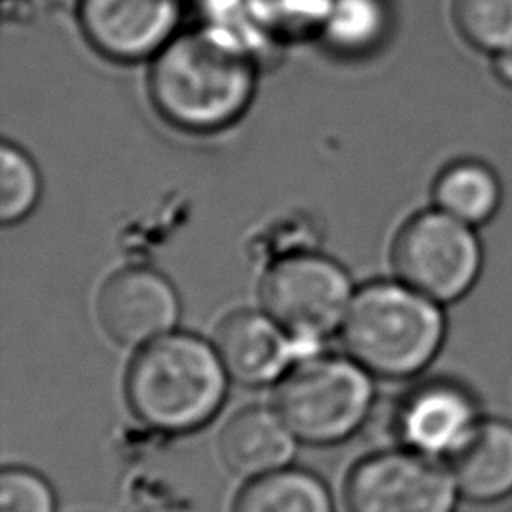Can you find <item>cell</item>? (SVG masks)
Listing matches in <instances>:
<instances>
[{
	"label": "cell",
	"instance_id": "6da1fadb",
	"mask_svg": "<svg viewBox=\"0 0 512 512\" xmlns=\"http://www.w3.org/2000/svg\"><path fill=\"white\" fill-rule=\"evenodd\" d=\"M256 72L244 48L218 30L174 36L156 56L148 92L170 124L210 132L234 122L254 94Z\"/></svg>",
	"mask_w": 512,
	"mask_h": 512
},
{
	"label": "cell",
	"instance_id": "7a4b0ae2",
	"mask_svg": "<svg viewBox=\"0 0 512 512\" xmlns=\"http://www.w3.org/2000/svg\"><path fill=\"white\" fill-rule=\"evenodd\" d=\"M228 372L214 344L188 332H168L138 348L126 372L132 412L162 432L206 424L226 398Z\"/></svg>",
	"mask_w": 512,
	"mask_h": 512
},
{
	"label": "cell",
	"instance_id": "3957f363",
	"mask_svg": "<svg viewBox=\"0 0 512 512\" xmlns=\"http://www.w3.org/2000/svg\"><path fill=\"white\" fill-rule=\"evenodd\" d=\"M350 358L370 374L406 378L440 350L444 316L432 298L404 282H372L358 290L340 326Z\"/></svg>",
	"mask_w": 512,
	"mask_h": 512
},
{
	"label": "cell",
	"instance_id": "277c9868",
	"mask_svg": "<svg viewBox=\"0 0 512 512\" xmlns=\"http://www.w3.org/2000/svg\"><path fill=\"white\" fill-rule=\"evenodd\" d=\"M372 396L370 372L356 360L306 356L280 378L274 410L296 440L336 444L362 426Z\"/></svg>",
	"mask_w": 512,
	"mask_h": 512
},
{
	"label": "cell",
	"instance_id": "5b68a950",
	"mask_svg": "<svg viewBox=\"0 0 512 512\" xmlns=\"http://www.w3.org/2000/svg\"><path fill=\"white\" fill-rule=\"evenodd\" d=\"M392 266L400 282L434 302L464 296L482 268V248L472 226L442 210L408 218L392 244Z\"/></svg>",
	"mask_w": 512,
	"mask_h": 512
},
{
	"label": "cell",
	"instance_id": "8992f818",
	"mask_svg": "<svg viewBox=\"0 0 512 512\" xmlns=\"http://www.w3.org/2000/svg\"><path fill=\"white\" fill-rule=\"evenodd\" d=\"M352 298L346 270L312 252L276 260L260 284L262 310L296 342H312L340 328Z\"/></svg>",
	"mask_w": 512,
	"mask_h": 512
},
{
	"label": "cell",
	"instance_id": "52a82bcc",
	"mask_svg": "<svg viewBox=\"0 0 512 512\" xmlns=\"http://www.w3.org/2000/svg\"><path fill=\"white\" fill-rule=\"evenodd\" d=\"M458 496L452 470L410 448L366 456L344 490L350 512H454Z\"/></svg>",
	"mask_w": 512,
	"mask_h": 512
},
{
	"label": "cell",
	"instance_id": "ba28073f",
	"mask_svg": "<svg viewBox=\"0 0 512 512\" xmlns=\"http://www.w3.org/2000/svg\"><path fill=\"white\" fill-rule=\"evenodd\" d=\"M96 316L114 342L140 348L172 332L180 316V300L164 274L146 266H128L102 284Z\"/></svg>",
	"mask_w": 512,
	"mask_h": 512
},
{
	"label": "cell",
	"instance_id": "9c48e42d",
	"mask_svg": "<svg viewBox=\"0 0 512 512\" xmlns=\"http://www.w3.org/2000/svg\"><path fill=\"white\" fill-rule=\"evenodd\" d=\"M180 0H80L78 20L88 42L122 62L156 56L172 38Z\"/></svg>",
	"mask_w": 512,
	"mask_h": 512
},
{
	"label": "cell",
	"instance_id": "30bf717a",
	"mask_svg": "<svg viewBox=\"0 0 512 512\" xmlns=\"http://www.w3.org/2000/svg\"><path fill=\"white\" fill-rule=\"evenodd\" d=\"M292 342L296 340L264 310H234L216 326L212 344L228 376L256 386L288 372L296 350Z\"/></svg>",
	"mask_w": 512,
	"mask_h": 512
},
{
	"label": "cell",
	"instance_id": "8fae6325",
	"mask_svg": "<svg viewBox=\"0 0 512 512\" xmlns=\"http://www.w3.org/2000/svg\"><path fill=\"white\" fill-rule=\"evenodd\" d=\"M472 396L452 382H428L402 404L398 428L410 450L450 456L478 422Z\"/></svg>",
	"mask_w": 512,
	"mask_h": 512
},
{
	"label": "cell",
	"instance_id": "7c38bea8",
	"mask_svg": "<svg viewBox=\"0 0 512 512\" xmlns=\"http://www.w3.org/2000/svg\"><path fill=\"white\" fill-rule=\"evenodd\" d=\"M294 440L276 410L248 406L228 418L218 448L224 466L232 474L260 478L286 468L294 454Z\"/></svg>",
	"mask_w": 512,
	"mask_h": 512
},
{
	"label": "cell",
	"instance_id": "4fadbf2b",
	"mask_svg": "<svg viewBox=\"0 0 512 512\" xmlns=\"http://www.w3.org/2000/svg\"><path fill=\"white\" fill-rule=\"evenodd\" d=\"M460 496L470 502H496L512 494V424L478 420L450 454Z\"/></svg>",
	"mask_w": 512,
	"mask_h": 512
},
{
	"label": "cell",
	"instance_id": "5bb4252c",
	"mask_svg": "<svg viewBox=\"0 0 512 512\" xmlns=\"http://www.w3.org/2000/svg\"><path fill=\"white\" fill-rule=\"evenodd\" d=\"M432 196L438 210L468 226H476L496 214L502 186L496 172L484 162L458 160L436 176Z\"/></svg>",
	"mask_w": 512,
	"mask_h": 512
},
{
	"label": "cell",
	"instance_id": "9a60e30c",
	"mask_svg": "<svg viewBox=\"0 0 512 512\" xmlns=\"http://www.w3.org/2000/svg\"><path fill=\"white\" fill-rule=\"evenodd\" d=\"M232 512H334L326 484L308 470L280 468L252 478Z\"/></svg>",
	"mask_w": 512,
	"mask_h": 512
},
{
	"label": "cell",
	"instance_id": "2e32d148",
	"mask_svg": "<svg viewBox=\"0 0 512 512\" xmlns=\"http://www.w3.org/2000/svg\"><path fill=\"white\" fill-rule=\"evenodd\" d=\"M392 28L388 0H330L320 24L324 44L344 56L376 50Z\"/></svg>",
	"mask_w": 512,
	"mask_h": 512
},
{
	"label": "cell",
	"instance_id": "e0dca14e",
	"mask_svg": "<svg viewBox=\"0 0 512 512\" xmlns=\"http://www.w3.org/2000/svg\"><path fill=\"white\" fill-rule=\"evenodd\" d=\"M450 12L472 48L494 56L512 46V0H452Z\"/></svg>",
	"mask_w": 512,
	"mask_h": 512
},
{
	"label": "cell",
	"instance_id": "ac0fdd59",
	"mask_svg": "<svg viewBox=\"0 0 512 512\" xmlns=\"http://www.w3.org/2000/svg\"><path fill=\"white\" fill-rule=\"evenodd\" d=\"M40 196V174L30 156L16 144L0 146V220L14 224L28 216Z\"/></svg>",
	"mask_w": 512,
	"mask_h": 512
},
{
	"label": "cell",
	"instance_id": "d6986e66",
	"mask_svg": "<svg viewBox=\"0 0 512 512\" xmlns=\"http://www.w3.org/2000/svg\"><path fill=\"white\" fill-rule=\"evenodd\" d=\"M52 486L34 470L4 468L0 476V512H54Z\"/></svg>",
	"mask_w": 512,
	"mask_h": 512
},
{
	"label": "cell",
	"instance_id": "ffe728a7",
	"mask_svg": "<svg viewBox=\"0 0 512 512\" xmlns=\"http://www.w3.org/2000/svg\"><path fill=\"white\" fill-rule=\"evenodd\" d=\"M258 16L276 28L318 26L328 10L330 0H252Z\"/></svg>",
	"mask_w": 512,
	"mask_h": 512
},
{
	"label": "cell",
	"instance_id": "44dd1931",
	"mask_svg": "<svg viewBox=\"0 0 512 512\" xmlns=\"http://www.w3.org/2000/svg\"><path fill=\"white\" fill-rule=\"evenodd\" d=\"M494 76L508 88H512V46L494 54Z\"/></svg>",
	"mask_w": 512,
	"mask_h": 512
}]
</instances>
